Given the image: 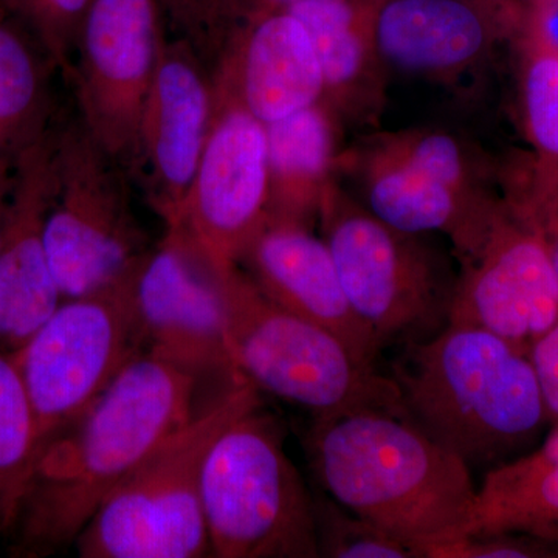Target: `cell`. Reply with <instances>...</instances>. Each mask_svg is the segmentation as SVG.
Instances as JSON below:
<instances>
[{"label":"cell","instance_id":"obj_13","mask_svg":"<svg viewBox=\"0 0 558 558\" xmlns=\"http://www.w3.org/2000/svg\"><path fill=\"white\" fill-rule=\"evenodd\" d=\"M148 354L202 376L245 379L227 343L222 270L182 229H165L135 279Z\"/></svg>","mask_w":558,"mask_h":558},{"label":"cell","instance_id":"obj_16","mask_svg":"<svg viewBox=\"0 0 558 558\" xmlns=\"http://www.w3.org/2000/svg\"><path fill=\"white\" fill-rule=\"evenodd\" d=\"M57 132L14 160L0 220V349L10 354L62 301L46 245Z\"/></svg>","mask_w":558,"mask_h":558},{"label":"cell","instance_id":"obj_21","mask_svg":"<svg viewBox=\"0 0 558 558\" xmlns=\"http://www.w3.org/2000/svg\"><path fill=\"white\" fill-rule=\"evenodd\" d=\"M343 126L323 101L266 124L270 218L314 227L339 180Z\"/></svg>","mask_w":558,"mask_h":558},{"label":"cell","instance_id":"obj_7","mask_svg":"<svg viewBox=\"0 0 558 558\" xmlns=\"http://www.w3.org/2000/svg\"><path fill=\"white\" fill-rule=\"evenodd\" d=\"M318 222L349 303L381 349L446 328L457 278L424 234L381 222L340 180L326 194Z\"/></svg>","mask_w":558,"mask_h":558},{"label":"cell","instance_id":"obj_32","mask_svg":"<svg viewBox=\"0 0 558 558\" xmlns=\"http://www.w3.org/2000/svg\"><path fill=\"white\" fill-rule=\"evenodd\" d=\"M14 160L0 159V220H2L3 205L9 194L11 175H13Z\"/></svg>","mask_w":558,"mask_h":558},{"label":"cell","instance_id":"obj_6","mask_svg":"<svg viewBox=\"0 0 558 558\" xmlns=\"http://www.w3.org/2000/svg\"><path fill=\"white\" fill-rule=\"evenodd\" d=\"M202 506L216 558H318L314 498L263 403L220 433L202 476Z\"/></svg>","mask_w":558,"mask_h":558},{"label":"cell","instance_id":"obj_2","mask_svg":"<svg viewBox=\"0 0 558 558\" xmlns=\"http://www.w3.org/2000/svg\"><path fill=\"white\" fill-rule=\"evenodd\" d=\"M306 451L325 494L422 558L468 523L472 470L403 414L362 409L318 418Z\"/></svg>","mask_w":558,"mask_h":558},{"label":"cell","instance_id":"obj_15","mask_svg":"<svg viewBox=\"0 0 558 558\" xmlns=\"http://www.w3.org/2000/svg\"><path fill=\"white\" fill-rule=\"evenodd\" d=\"M523 14L484 0H381L374 33L389 72L451 84L487 65Z\"/></svg>","mask_w":558,"mask_h":558},{"label":"cell","instance_id":"obj_10","mask_svg":"<svg viewBox=\"0 0 558 558\" xmlns=\"http://www.w3.org/2000/svg\"><path fill=\"white\" fill-rule=\"evenodd\" d=\"M165 35L159 0H92L81 31L69 78L80 119L130 172Z\"/></svg>","mask_w":558,"mask_h":558},{"label":"cell","instance_id":"obj_20","mask_svg":"<svg viewBox=\"0 0 558 558\" xmlns=\"http://www.w3.org/2000/svg\"><path fill=\"white\" fill-rule=\"evenodd\" d=\"M381 0H328L289 9L310 33L329 106L343 124H373L387 101L389 70L374 20Z\"/></svg>","mask_w":558,"mask_h":558},{"label":"cell","instance_id":"obj_28","mask_svg":"<svg viewBox=\"0 0 558 558\" xmlns=\"http://www.w3.org/2000/svg\"><path fill=\"white\" fill-rule=\"evenodd\" d=\"M27 27L35 33L57 61L62 78L72 75L81 31L92 0H5Z\"/></svg>","mask_w":558,"mask_h":558},{"label":"cell","instance_id":"obj_27","mask_svg":"<svg viewBox=\"0 0 558 558\" xmlns=\"http://www.w3.org/2000/svg\"><path fill=\"white\" fill-rule=\"evenodd\" d=\"M501 190L505 199L537 231L558 277V168L524 154L502 165Z\"/></svg>","mask_w":558,"mask_h":558},{"label":"cell","instance_id":"obj_29","mask_svg":"<svg viewBox=\"0 0 558 558\" xmlns=\"http://www.w3.org/2000/svg\"><path fill=\"white\" fill-rule=\"evenodd\" d=\"M427 558H558V543L524 532H486L435 546Z\"/></svg>","mask_w":558,"mask_h":558},{"label":"cell","instance_id":"obj_30","mask_svg":"<svg viewBox=\"0 0 558 558\" xmlns=\"http://www.w3.org/2000/svg\"><path fill=\"white\" fill-rule=\"evenodd\" d=\"M527 357L537 376L549 424L558 427V322L532 344Z\"/></svg>","mask_w":558,"mask_h":558},{"label":"cell","instance_id":"obj_19","mask_svg":"<svg viewBox=\"0 0 558 558\" xmlns=\"http://www.w3.org/2000/svg\"><path fill=\"white\" fill-rule=\"evenodd\" d=\"M264 124L323 101L322 69L310 33L288 10L250 22L211 73Z\"/></svg>","mask_w":558,"mask_h":558},{"label":"cell","instance_id":"obj_1","mask_svg":"<svg viewBox=\"0 0 558 558\" xmlns=\"http://www.w3.org/2000/svg\"><path fill=\"white\" fill-rule=\"evenodd\" d=\"M201 377L145 354L132 362L38 462L16 527L24 556L75 545L113 488L189 422Z\"/></svg>","mask_w":558,"mask_h":558},{"label":"cell","instance_id":"obj_5","mask_svg":"<svg viewBox=\"0 0 558 558\" xmlns=\"http://www.w3.org/2000/svg\"><path fill=\"white\" fill-rule=\"evenodd\" d=\"M227 343L259 391L329 418L362 409L403 414L391 377L365 365L340 337L264 295L240 266L222 270Z\"/></svg>","mask_w":558,"mask_h":558},{"label":"cell","instance_id":"obj_8","mask_svg":"<svg viewBox=\"0 0 558 558\" xmlns=\"http://www.w3.org/2000/svg\"><path fill=\"white\" fill-rule=\"evenodd\" d=\"M132 180L80 116L60 126L46 245L62 300L112 284L154 247L135 213Z\"/></svg>","mask_w":558,"mask_h":558},{"label":"cell","instance_id":"obj_23","mask_svg":"<svg viewBox=\"0 0 558 558\" xmlns=\"http://www.w3.org/2000/svg\"><path fill=\"white\" fill-rule=\"evenodd\" d=\"M54 72L57 61L27 24L0 10V159L16 160L58 130Z\"/></svg>","mask_w":558,"mask_h":558},{"label":"cell","instance_id":"obj_4","mask_svg":"<svg viewBox=\"0 0 558 558\" xmlns=\"http://www.w3.org/2000/svg\"><path fill=\"white\" fill-rule=\"evenodd\" d=\"M258 403L252 381H234L161 440L81 531L78 557H211L202 506L205 462L220 433Z\"/></svg>","mask_w":558,"mask_h":558},{"label":"cell","instance_id":"obj_11","mask_svg":"<svg viewBox=\"0 0 558 558\" xmlns=\"http://www.w3.org/2000/svg\"><path fill=\"white\" fill-rule=\"evenodd\" d=\"M213 119L178 226L219 270L238 266L269 218L266 124L213 84Z\"/></svg>","mask_w":558,"mask_h":558},{"label":"cell","instance_id":"obj_31","mask_svg":"<svg viewBox=\"0 0 558 558\" xmlns=\"http://www.w3.org/2000/svg\"><path fill=\"white\" fill-rule=\"evenodd\" d=\"M524 11L539 14V16L553 20L554 13L558 9V0H517Z\"/></svg>","mask_w":558,"mask_h":558},{"label":"cell","instance_id":"obj_14","mask_svg":"<svg viewBox=\"0 0 558 558\" xmlns=\"http://www.w3.org/2000/svg\"><path fill=\"white\" fill-rule=\"evenodd\" d=\"M213 119L207 70L186 44L165 35L142 121L132 179L165 229L179 223Z\"/></svg>","mask_w":558,"mask_h":558},{"label":"cell","instance_id":"obj_33","mask_svg":"<svg viewBox=\"0 0 558 558\" xmlns=\"http://www.w3.org/2000/svg\"><path fill=\"white\" fill-rule=\"evenodd\" d=\"M484 2L492 3V5H498V7H512V5H520L517 0H484Z\"/></svg>","mask_w":558,"mask_h":558},{"label":"cell","instance_id":"obj_22","mask_svg":"<svg viewBox=\"0 0 558 558\" xmlns=\"http://www.w3.org/2000/svg\"><path fill=\"white\" fill-rule=\"evenodd\" d=\"M486 532H524L558 543V427L538 447L487 470L458 537Z\"/></svg>","mask_w":558,"mask_h":558},{"label":"cell","instance_id":"obj_25","mask_svg":"<svg viewBox=\"0 0 558 558\" xmlns=\"http://www.w3.org/2000/svg\"><path fill=\"white\" fill-rule=\"evenodd\" d=\"M40 453L38 428L20 371L0 349V534L16 527Z\"/></svg>","mask_w":558,"mask_h":558},{"label":"cell","instance_id":"obj_3","mask_svg":"<svg viewBox=\"0 0 558 558\" xmlns=\"http://www.w3.org/2000/svg\"><path fill=\"white\" fill-rule=\"evenodd\" d=\"M391 379L403 416L470 470L527 453L549 425L527 354L475 326L403 344Z\"/></svg>","mask_w":558,"mask_h":558},{"label":"cell","instance_id":"obj_18","mask_svg":"<svg viewBox=\"0 0 558 558\" xmlns=\"http://www.w3.org/2000/svg\"><path fill=\"white\" fill-rule=\"evenodd\" d=\"M340 174L357 180L362 204L381 222L405 233L444 234L457 256L483 238L505 199L502 193L473 196L453 189L389 156L368 137L343 150Z\"/></svg>","mask_w":558,"mask_h":558},{"label":"cell","instance_id":"obj_9","mask_svg":"<svg viewBox=\"0 0 558 558\" xmlns=\"http://www.w3.org/2000/svg\"><path fill=\"white\" fill-rule=\"evenodd\" d=\"M138 266L106 288L62 300L11 352L35 414L40 451L148 354L135 290Z\"/></svg>","mask_w":558,"mask_h":558},{"label":"cell","instance_id":"obj_26","mask_svg":"<svg viewBox=\"0 0 558 558\" xmlns=\"http://www.w3.org/2000/svg\"><path fill=\"white\" fill-rule=\"evenodd\" d=\"M312 498L318 557L422 558L409 543L343 508L325 492Z\"/></svg>","mask_w":558,"mask_h":558},{"label":"cell","instance_id":"obj_12","mask_svg":"<svg viewBox=\"0 0 558 558\" xmlns=\"http://www.w3.org/2000/svg\"><path fill=\"white\" fill-rule=\"evenodd\" d=\"M457 258L449 323L486 329L527 354L558 322L556 269L537 231L508 201L483 238Z\"/></svg>","mask_w":558,"mask_h":558},{"label":"cell","instance_id":"obj_17","mask_svg":"<svg viewBox=\"0 0 558 558\" xmlns=\"http://www.w3.org/2000/svg\"><path fill=\"white\" fill-rule=\"evenodd\" d=\"M238 266L264 295L329 329L376 368L380 344L352 310L328 244L312 227L269 216Z\"/></svg>","mask_w":558,"mask_h":558},{"label":"cell","instance_id":"obj_24","mask_svg":"<svg viewBox=\"0 0 558 558\" xmlns=\"http://www.w3.org/2000/svg\"><path fill=\"white\" fill-rule=\"evenodd\" d=\"M509 46L527 154L538 163L558 168V40L550 20L524 11Z\"/></svg>","mask_w":558,"mask_h":558}]
</instances>
